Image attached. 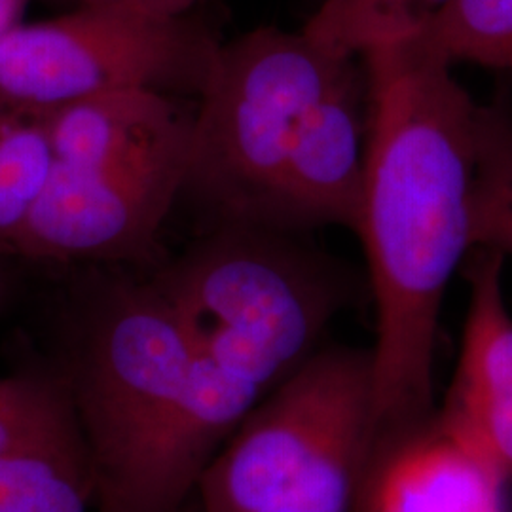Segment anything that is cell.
Wrapping results in <instances>:
<instances>
[{
  "label": "cell",
  "instance_id": "obj_10",
  "mask_svg": "<svg viewBox=\"0 0 512 512\" xmlns=\"http://www.w3.org/2000/svg\"><path fill=\"white\" fill-rule=\"evenodd\" d=\"M511 482L433 412L374 446L351 512H512Z\"/></svg>",
  "mask_w": 512,
  "mask_h": 512
},
{
  "label": "cell",
  "instance_id": "obj_15",
  "mask_svg": "<svg viewBox=\"0 0 512 512\" xmlns=\"http://www.w3.org/2000/svg\"><path fill=\"white\" fill-rule=\"evenodd\" d=\"M48 135L37 118L0 114V251H10L21 224L54 169Z\"/></svg>",
  "mask_w": 512,
  "mask_h": 512
},
{
  "label": "cell",
  "instance_id": "obj_16",
  "mask_svg": "<svg viewBox=\"0 0 512 512\" xmlns=\"http://www.w3.org/2000/svg\"><path fill=\"white\" fill-rule=\"evenodd\" d=\"M448 0H323L304 31L342 54L401 37Z\"/></svg>",
  "mask_w": 512,
  "mask_h": 512
},
{
  "label": "cell",
  "instance_id": "obj_1",
  "mask_svg": "<svg viewBox=\"0 0 512 512\" xmlns=\"http://www.w3.org/2000/svg\"><path fill=\"white\" fill-rule=\"evenodd\" d=\"M368 88L363 241L376 304V444L427 420L444 294L471 241L473 97L410 38L361 54ZM374 444V446H376Z\"/></svg>",
  "mask_w": 512,
  "mask_h": 512
},
{
  "label": "cell",
  "instance_id": "obj_18",
  "mask_svg": "<svg viewBox=\"0 0 512 512\" xmlns=\"http://www.w3.org/2000/svg\"><path fill=\"white\" fill-rule=\"evenodd\" d=\"M200 0H150V12L156 18H184Z\"/></svg>",
  "mask_w": 512,
  "mask_h": 512
},
{
  "label": "cell",
  "instance_id": "obj_12",
  "mask_svg": "<svg viewBox=\"0 0 512 512\" xmlns=\"http://www.w3.org/2000/svg\"><path fill=\"white\" fill-rule=\"evenodd\" d=\"M40 456L80 469L86 456L67 384L40 378H0V459Z\"/></svg>",
  "mask_w": 512,
  "mask_h": 512
},
{
  "label": "cell",
  "instance_id": "obj_4",
  "mask_svg": "<svg viewBox=\"0 0 512 512\" xmlns=\"http://www.w3.org/2000/svg\"><path fill=\"white\" fill-rule=\"evenodd\" d=\"M357 59L304 29L258 27L220 44L192 114L183 196L215 226L270 230L304 116Z\"/></svg>",
  "mask_w": 512,
  "mask_h": 512
},
{
  "label": "cell",
  "instance_id": "obj_6",
  "mask_svg": "<svg viewBox=\"0 0 512 512\" xmlns=\"http://www.w3.org/2000/svg\"><path fill=\"white\" fill-rule=\"evenodd\" d=\"M220 42L184 18L80 6L0 35V101L40 118L99 93L200 95Z\"/></svg>",
  "mask_w": 512,
  "mask_h": 512
},
{
  "label": "cell",
  "instance_id": "obj_19",
  "mask_svg": "<svg viewBox=\"0 0 512 512\" xmlns=\"http://www.w3.org/2000/svg\"><path fill=\"white\" fill-rule=\"evenodd\" d=\"M80 6H105V8H120L129 12H139L145 16H152L150 0H76ZM156 18V16H152Z\"/></svg>",
  "mask_w": 512,
  "mask_h": 512
},
{
  "label": "cell",
  "instance_id": "obj_7",
  "mask_svg": "<svg viewBox=\"0 0 512 512\" xmlns=\"http://www.w3.org/2000/svg\"><path fill=\"white\" fill-rule=\"evenodd\" d=\"M192 114L101 164L55 162L10 253L38 260H139L183 196Z\"/></svg>",
  "mask_w": 512,
  "mask_h": 512
},
{
  "label": "cell",
  "instance_id": "obj_14",
  "mask_svg": "<svg viewBox=\"0 0 512 512\" xmlns=\"http://www.w3.org/2000/svg\"><path fill=\"white\" fill-rule=\"evenodd\" d=\"M471 241L512 256V110L503 97L476 105Z\"/></svg>",
  "mask_w": 512,
  "mask_h": 512
},
{
  "label": "cell",
  "instance_id": "obj_8",
  "mask_svg": "<svg viewBox=\"0 0 512 512\" xmlns=\"http://www.w3.org/2000/svg\"><path fill=\"white\" fill-rule=\"evenodd\" d=\"M368 88L357 59L304 116L279 179L270 230H357L365 194Z\"/></svg>",
  "mask_w": 512,
  "mask_h": 512
},
{
  "label": "cell",
  "instance_id": "obj_21",
  "mask_svg": "<svg viewBox=\"0 0 512 512\" xmlns=\"http://www.w3.org/2000/svg\"><path fill=\"white\" fill-rule=\"evenodd\" d=\"M184 512H202L200 511V507L196 505V501H194V497H192V501L186 505V509H184Z\"/></svg>",
  "mask_w": 512,
  "mask_h": 512
},
{
  "label": "cell",
  "instance_id": "obj_22",
  "mask_svg": "<svg viewBox=\"0 0 512 512\" xmlns=\"http://www.w3.org/2000/svg\"><path fill=\"white\" fill-rule=\"evenodd\" d=\"M0 291H2V283H0Z\"/></svg>",
  "mask_w": 512,
  "mask_h": 512
},
{
  "label": "cell",
  "instance_id": "obj_17",
  "mask_svg": "<svg viewBox=\"0 0 512 512\" xmlns=\"http://www.w3.org/2000/svg\"><path fill=\"white\" fill-rule=\"evenodd\" d=\"M0 512H95L86 475L40 456L0 459Z\"/></svg>",
  "mask_w": 512,
  "mask_h": 512
},
{
  "label": "cell",
  "instance_id": "obj_9",
  "mask_svg": "<svg viewBox=\"0 0 512 512\" xmlns=\"http://www.w3.org/2000/svg\"><path fill=\"white\" fill-rule=\"evenodd\" d=\"M471 253L458 365L435 414L452 437L512 480V313L503 289L505 256L490 249Z\"/></svg>",
  "mask_w": 512,
  "mask_h": 512
},
{
  "label": "cell",
  "instance_id": "obj_5",
  "mask_svg": "<svg viewBox=\"0 0 512 512\" xmlns=\"http://www.w3.org/2000/svg\"><path fill=\"white\" fill-rule=\"evenodd\" d=\"M196 348L154 281L109 294L67 384L95 512H124L183 404Z\"/></svg>",
  "mask_w": 512,
  "mask_h": 512
},
{
  "label": "cell",
  "instance_id": "obj_13",
  "mask_svg": "<svg viewBox=\"0 0 512 512\" xmlns=\"http://www.w3.org/2000/svg\"><path fill=\"white\" fill-rule=\"evenodd\" d=\"M401 37L452 67L475 63L512 74V0H448Z\"/></svg>",
  "mask_w": 512,
  "mask_h": 512
},
{
  "label": "cell",
  "instance_id": "obj_11",
  "mask_svg": "<svg viewBox=\"0 0 512 512\" xmlns=\"http://www.w3.org/2000/svg\"><path fill=\"white\" fill-rule=\"evenodd\" d=\"M188 118L173 95L126 88L74 101L37 120L48 135L55 162L93 165L143 147Z\"/></svg>",
  "mask_w": 512,
  "mask_h": 512
},
{
  "label": "cell",
  "instance_id": "obj_3",
  "mask_svg": "<svg viewBox=\"0 0 512 512\" xmlns=\"http://www.w3.org/2000/svg\"><path fill=\"white\" fill-rule=\"evenodd\" d=\"M196 353L264 395L319 349L351 298L346 272L294 234L215 226L152 279Z\"/></svg>",
  "mask_w": 512,
  "mask_h": 512
},
{
  "label": "cell",
  "instance_id": "obj_2",
  "mask_svg": "<svg viewBox=\"0 0 512 512\" xmlns=\"http://www.w3.org/2000/svg\"><path fill=\"white\" fill-rule=\"evenodd\" d=\"M376 444L372 349L319 348L203 473L202 512H351Z\"/></svg>",
  "mask_w": 512,
  "mask_h": 512
},
{
  "label": "cell",
  "instance_id": "obj_20",
  "mask_svg": "<svg viewBox=\"0 0 512 512\" xmlns=\"http://www.w3.org/2000/svg\"><path fill=\"white\" fill-rule=\"evenodd\" d=\"M21 0H0V35L16 25V14Z\"/></svg>",
  "mask_w": 512,
  "mask_h": 512
}]
</instances>
